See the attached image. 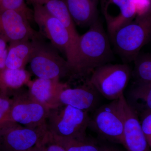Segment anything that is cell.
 Returning <instances> with one entry per match:
<instances>
[{"instance_id": "6da1fadb", "label": "cell", "mask_w": 151, "mask_h": 151, "mask_svg": "<svg viewBox=\"0 0 151 151\" xmlns=\"http://www.w3.org/2000/svg\"><path fill=\"white\" fill-rule=\"evenodd\" d=\"M113 58L109 38L102 23L97 20L77 40L72 66L73 75L92 72L97 68L109 63Z\"/></svg>"}, {"instance_id": "7a4b0ae2", "label": "cell", "mask_w": 151, "mask_h": 151, "mask_svg": "<svg viewBox=\"0 0 151 151\" xmlns=\"http://www.w3.org/2000/svg\"><path fill=\"white\" fill-rule=\"evenodd\" d=\"M151 12L137 16L120 28L111 38L115 50L125 62L129 63L150 40Z\"/></svg>"}, {"instance_id": "3957f363", "label": "cell", "mask_w": 151, "mask_h": 151, "mask_svg": "<svg viewBox=\"0 0 151 151\" xmlns=\"http://www.w3.org/2000/svg\"><path fill=\"white\" fill-rule=\"evenodd\" d=\"M89 121V112L61 105L50 109L47 126L48 132L54 136L84 139H87Z\"/></svg>"}, {"instance_id": "277c9868", "label": "cell", "mask_w": 151, "mask_h": 151, "mask_svg": "<svg viewBox=\"0 0 151 151\" xmlns=\"http://www.w3.org/2000/svg\"><path fill=\"white\" fill-rule=\"evenodd\" d=\"M34 21L40 33L48 39L57 50L64 53L71 69L75 58L76 43L66 27L50 14L44 5H34Z\"/></svg>"}, {"instance_id": "5b68a950", "label": "cell", "mask_w": 151, "mask_h": 151, "mask_svg": "<svg viewBox=\"0 0 151 151\" xmlns=\"http://www.w3.org/2000/svg\"><path fill=\"white\" fill-rule=\"evenodd\" d=\"M29 63L37 78L59 79L73 75L69 63L58 54L57 50L42 38L37 39Z\"/></svg>"}, {"instance_id": "8992f818", "label": "cell", "mask_w": 151, "mask_h": 151, "mask_svg": "<svg viewBox=\"0 0 151 151\" xmlns=\"http://www.w3.org/2000/svg\"><path fill=\"white\" fill-rule=\"evenodd\" d=\"M119 99L102 105L90 117L89 127L103 139L112 142L123 145L124 114L123 100Z\"/></svg>"}, {"instance_id": "52a82bcc", "label": "cell", "mask_w": 151, "mask_h": 151, "mask_svg": "<svg viewBox=\"0 0 151 151\" xmlns=\"http://www.w3.org/2000/svg\"><path fill=\"white\" fill-rule=\"evenodd\" d=\"M128 64L107 63L95 68L88 82L98 93L108 100L119 99L132 78Z\"/></svg>"}, {"instance_id": "ba28073f", "label": "cell", "mask_w": 151, "mask_h": 151, "mask_svg": "<svg viewBox=\"0 0 151 151\" xmlns=\"http://www.w3.org/2000/svg\"><path fill=\"white\" fill-rule=\"evenodd\" d=\"M12 98V106L2 122H15L32 129L47 127L50 109L34 99L28 90L21 88L14 93Z\"/></svg>"}, {"instance_id": "9c48e42d", "label": "cell", "mask_w": 151, "mask_h": 151, "mask_svg": "<svg viewBox=\"0 0 151 151\" xmlns=\"http://www.w3.org/2000/svg\"><path fill=\"white\" fill-rule=\"evenodd\" d=\"M48 132L47 127L28 128L15 122L0 124V151H29L40 145Z\"/></svg>"}, {"instance_id": "30bf717a", "label": "cell", "mask_w": 151, "mask_h": 151, "mask_svg": "<svg viewBox=\"0 0 151 151\" xmlns=\"http://www.w3.org/2000/svg\"><path fill=\"white\" fill-rule=\"evenodd\" d=\"M0 35L9 43L42 38V35L31 27L27 19L10 10L0 12Z\"/></svg>"}, {"instance_id": "8fae6325", "label": "cell", "mask_w": 151, "mask_h": 151, "mask_svg": "<svg viewBox=\"0 0 151 151\" xmlns=\"http://www.w3.org/2000/svg\"><path fill=\"white\" fill-rule=\"evenodd\" d=\"M101 6L110 37L137 16L134 0H101Z\"/></svg>"}, {"instance_id": "7c38bea8", "label": "cell", "mask_w": 151, "mask_h": 151, "mask_svg": "<svg viewBox=\"0 0 151 151\" xmlns=\"http://www.w3.org/2000/svg\"><path fill=\"white\" fill-rule=\"evenodd\" d=\"M124 114V142L127 151H150V147L143 134L139 119L136 113L123 98Z\"/></svg>"}, {"instance_id": "4fadbf2b", "label": "cell", "mask_w": 151, "mask_h": 151, "mask_svg": "<svg viewBox=\"0 0 151 151\" xmlns=\"http://www.w3.org/2000/svg\"><path fill=\"white\" fill-rule=\"evenodd\" d=\"M30 95L39 103L49 109L60 105V93L68 86L60 82L59 79H49L37 78L30 80L27 84Z\"/></svg>"}, {"instance_id": "5bb4252c", "label": "cell", "mask_w": 151, "mask_h": 151, "mask_svg": "<svg viewBox=\"0 0 151 151\" xmlns=\"http://www.w3.org/2000/svg\"><path fill=\"white\" fill-rule=\"evenodd\" d=\"M98 92L88 82L87 84L71 88L68 86L60 93V105H68L89 112L96 108L98 102Z\"/></svg>"}, {"instance_id": "9a60e30c", "label": "cell", "mask_w": 151, "mask_h": 151, "mask_svg": "<svg viewBox=\"0 0 151 151\" xmlns=\"http://www.w3.org/2000/svg\"><path fill=\"white\" fill-rule=\"evenodd\" d=\"M74 23L80 27H90L99 19L98 0H66Z\"/></svg>"}, {"instance_id": "2e32d148", "label": "cell", "mask_w": 151, "mask_h": 151, "mask_svg": "<svg viewBox=\"0 0 151 151\" xmlns=\"http://www.w3.org/2000/svg\"><path fill=\"white\" fill-rule=\"evenodd\" d=\"M37 40L9 42L6 67L12 69H25L34 51Z\"/></svg>"}, {"instance_id": "e0dca14e", "label": "cell", "mask_w": 151, "mask_h": 151, "mask_svg": "<svg viewBox=\"0 0 151 151\" xmlns=\"http://www.w3.org/2000/svg\"><path fill=\"white\" fill-rule=\"evenodd\" d=\"M31 76V73L25 69L6 68L0 70V94L12 97L17 90L27 84Z\"/></svg>"}, {"instance_id": "ac0fdd59", "label": "cell", "mask_w": 151, "mask_h": 151, "mask_svg": "<svg viewBox=\"0 0 151 151\" xmlns=\"http://www.w3.org/2000/svg\"><path fill=\"white\" fill-rule=\"evenodd\" d=\"M126 100L138 115L151 109V83H134Z\"/></svg>"}, {"instance_id": "d6986e66", "label": "cell", "mask_w": 151, "mask_h": 151, "mask_svg": "<svg viewBox=\"0 0 151 151\" xmlns=\"http://www.w3.org/2000/svg\"><path fill=\"white\" fill-rule=\"evenodd\" d=\"M50 14L56 18L68 30L76 44L79 36L67 5L63 0H50L44 5Z\"/></svg>"}, {"instance_id": "ffe728a7", "label": "cell", "mask_w": 151, "mask_h": 151, "mask_svg": "<svg viewBox=\"0 0 151 151\" xmlns=\"http://www.w3.org/2000/svg\"><path fill=\"white\" fill-rule=\"evenodd\" d=\"M134 67L132 77L135 83H151V55L150 53H139L134 60Z\"/></svg>"}, {"instance_id": "44dd1931", "label": "cell", "mask_w": 151, "mask_h": 151, "mask_svg": "<svg viewBox=\"0 0 151 151\" xmlns=\"http://www.w3.org/2000/svg\"><path fill=\"white\" fill-rule=\"evenodd\" d=\"M51 135L54 141L65 151H100V147L87 138L79 139Z\"/></svg>"}, {"instance_id": "7402d4cb", "label": "cell", "mask_w": 151, "mask_h": 151, "mask_svg": "<svg viewBox=\"0 0 151 151\" xmlns=\"http://www.w3.org/2000/svg\"><path fill=\"white\" fill-rule=\"evenodd\" d=\"M7 10L20 14L29 22L34 21L33 11L28 7L25 0H3L0 4V12Z\"/></svg>"}, {"instance_id": "603a6c76", "label": "cell", "mask_w": 151, "mask_h": 151, "mask_svg": "<svg viewBox=\"0 0 151 151\" xmlns=\"http://www.w3.org/2000/svg\"><path fill=\"white\" fill-rule=\"evenodd\" d=\"M140 116L141 129L150 147H151V109H148L141 112Z\"/></svg>"}, {"instance_id": "cb8c5ba5", "label": "cell", "mask_w": 151, "mask_h": 151, "mask_svg": "<svg viewBox=\"0 0 151 151\" xmlns=\"http://www.w3.org/2000/svg\"><path fill=\"white\" fill-rule=\"evenodd\" d=\"M41 145L45 151H65L61 146L54 141L48 131Z\"/></svg>"}, {"instance_id": "d4e9b609", "label": "cell", "mask_w": 151, "mask_h": 151, "mask_svg": "<svg viewBox=\"0 0 151 151\" xmlns=\"http://www.w3.org/2000/svg\"><path fill=\"white\" fill-rule=\"evenodd\" d=\"M12 103V98L0 94V124L9 113Z\"/></svg>"}, {"instance_id": "484cf974", "label": "cell", "mask_w": 151, "mask_h": 151, "mask_svg": "<svg viewBox=\"0 0 151 151\" xmlns=\"http://www.w3.org/2000/svg\"><path fill=\"white\" fill-rule=\"evenodd\" d=\"M8 42L0 35V70L6 68V60L8 51Z\"/></svg>"}, {"instance_id": "4316f807", "label": "cell", "mask_w": 151, "mask_h": 151, "mask_svg": "<svg viewBox=\"0 0 151 151\" xmlns=\"http://www.w3.org/2000/svg\"><path fill=\"white\" fill-rule=\"evenodd\" d=\"M137 16L142 15L151 12V0H134Z\"/></svg>"}, {"instance_id": "83f0119b", "label": "cell", "mask_w": 151, "mask_h": 151, "mask_svg": "<svg viewBox=\"0 0 151 151\" xmlns=\"http://www.w3.org/2000/svg\"><path fill=\"white\" fill-rule=\"evenodd\" d=\"M100 151H120L115 147L108 145H104L100 147Z\"/></svg>"}, {"instance_id": "f1b7e54d", "label": "cell", "mask_w": 151, "mask_h": 151, "mask_svg": "<svg viewBox=\"0 0 151 151\" xmlns=\"http://www.w3.org/2000/svg\"><path fill=\"white\" fill-rule=\"evenodd\" d=\"M27 1L33 5H44L50 0H27Z\"/></svg>"}, {"instance_id": "f546056e", "label": "cell", "mask_w": 151, "mask_h": 151, "mask_svg": "<svg viewBox=\"0 0 151 151\" xmlns=\"http://www.w3.org/2000/svg\"><path fill=\"white\" fill-rule=\"evenodd\" d=\"M29 151H45V150L44 149L43 147L41 145L40 143V145L35 146V147L33 148Z\"/></svg>"}, {"instance_id": "4dcf8cb0", "label": "cell", "mask_w": 151, "mask_h": 151, "mask_svg": "<svg viewBox=\"0 0 151 151\" xmlns=\"http://www.w3.org/2000/svg\"><path fill=\"white\" fill-rule=\"evenodd\" d=\"M3 0H0V4L1 3V2Z\"/></svg>"}]
</instances>
